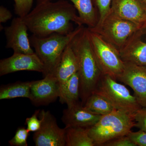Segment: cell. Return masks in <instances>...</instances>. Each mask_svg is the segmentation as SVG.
Returning a JSON list of instances; mask_svg holds the SVG:
<instances>
[{
    "label": "cell",
    "instance_id": "obj_25",
    "mask_svg": "<svg viewBox=\"0 0 146 146\" xmlns=\"http://www.w3.org/2000/svg\"><path fill=\"white\" fill-rule=\"evenodd\" d=\"M40 110H36L31 117L27 118L25 121V125L27 129L29 132L38 131L42 125V121L39 117Z\"/></svg>",
    "mask_w": 146,
    "mask_h": 146
},
{
    "label": "cell",
    "instance_id": "obj_23",
    "mask_svg": "<svg viewBox=\"0 0 146 146\" xmlns=\"http://www.w3.org/2000/svg\"><path fill=\"white\" fill-rule=\"evenodd\" d=\"M29 132L26 128L18 127L13 138L9 141V143L11 146H27Z\"/></svg>",
    "mask_w": 146,
    "mask_h": 146
},
{
    "label": "cell",
    "instance_id": "obj_1",
    "mask_svg": "<svg viewBox=\"0 0 146 146\" xmlns=\"http://www.w3.org/2000/svg\"><path fill=\"white\" fill-rule=\"evenodd\" d=\"M76 11L67 0H39L23 19L29 30L37 37H46L54 33L66 35L74 30L72 22L82 25Z\"/></svg>",
    "mask_w": 146,
    "mask_h": 146
},
{
    "label": "cell",
    "instance_id": "obj_6",
    "mask_svg": "<svg viewBox=\"0 0 146 146\" xmlns=\"http://www.w3.org/2000/svg\"><path fill=\"white\" fill-rule=\"evenodd\" d=\"M142 27L131 21L119 18L110 12L102 23L93 28H88L99 35L119 51L132 35Z\"/></svg>",
    "mask_w": 146,
    "mask_h": 146
},
{
    "label": "cell",
    "instance_id": "obj_11",
    "mask_svg": "<svg viewBox=\"0 0 146 146\" xmlns=\"http://www.w3.org/2000/svg\"><path fill=\"white\" fill-rule=\"evenodd\" d=\"M59 95L60 84L53 75L32 81L30 100L35 106L48 105L59 98Z\"/></svg>",
    "mask_w": 146,
    "mask_h": 146
},
{
    "label": "cell",
    "instance_id": "obj_27",
    "mask_svg": "<svg viewBox=\"0 0 146 146\" xmlns=\"http://www.w3.org/2000/svg\"><path fill=\"white\" fill-rule=\"evenodd\" d=\"M102 146H136L127 136H120L105 143Z\"/></svg>",
    "mask_w": 146,
    "mask_h": 146
},
{
    "label": "cell",
    "instance_id": "obj_7",
    "mask_svg": "<svg viewBox=\"0 0 146 146\" xmlns=\"http://www.w3.org/2000/svg\"><path fill=\"white\" fill-rule=\"evenodd\" d=\"M88 29L94 56L103 74L108 75L117 80L125 65L119 51L99 35Z\"/></svg>",
    "mask_w": 146,
    "mask_h": 146
},
{
    "label": "cell",
    "instance_id": "obj_15",
    "mask_svg": "<svg viewBox=\"0 0 146 146\" xmlns=\"http://www.w3.org/2000/svg\"><path fill=\"white\" fill-rule=\"evenodd\" d=\"M101 116L92 113L78 102L63 110L61 119L65 127L89 128L96 124Z\"/></svg>",
    "mask_w": 146,
    "mask_h": 146
},
{
    "label": "cell",
    "instance_id": "obj_3",
    "mask_svg": "<svg viewBox=\"0 0 146 146\" xmlns=\"http://www.w3.org/2000/svg\"><path fill=\"white\" fill-rule=\"evenodd\" d=\"M83 26H78L68 35L54 33L44 37L32 35L29 38L35 53L44 65V77L53 74L59 64L64 50L73 38L81 30Z\"/></svg>",
    "mask_w": 146,
    "mask_h": 146
},
{
    "label": "cell",
    "instance_id": "obj_17",
    "mask_svg": "<svg viewBox=\"0 0 146 146\" xmlns=\"http://www.w3.org/2000/svg\"><path fill=\"white\" fill-rule=\"evenodd\" d=\"M67 1L72 3L77 11L80 20L82 25H86L89 28H93L97 25L99 21V16L94 7L93 0Z\"/></svg>",
    "mask_w": 146,
    "mask_h": 146
},
{
    "label": "cell",
    "instance_id": "obj_16",
    "mask_svg": "<svg viewBox=\"0 0 146 146\" xmlns=\"http://www.w3.org/2000/svg\"><path fill=\"white\" fill-rule=\"evenodd\" d=\"M78 70L77 60L70 43L64 50L61 60L53 74L59 82L60 89Z\"/></svg>",
    "mask_w": 146,
    "mask_h": 146
},
{
    "label": "cell",
    "instance_id": "obj_19",
    "mask_svg": "<svg viewBox=\"0 0 146 146\" xmlns=\"http://www.w3.org/2000/svg\"><path fill=\"white\" fill-rule=\"evenodd\" d=\"M65 129V146H95L89 128L70 127Z\"/></svg>",
    "mask_w": 146,
    "mask_h": 146
},
{
    "label": "cell",
    "instance_id": "obj_12",
    "mask_svg": "<svg viewBox=\"0 0 146 146\" xmlns=\"http://www.w3.org/2000/svg\"><path fill=\"white\" fill-rule=\"evenodd\" d=\"M4 30L6 48L12 49L14 53L32 54L35 52L31 48L28 28L23 18L18 16L13 18L10 25Z\"/></svg>",
    "mask_w": 146,
    "mask_h": 146
},
{
    "label": "cell",
    "instance_id": "obj_22",
    "mask_svg": "<svg viewBox=\"0 0 146 146\" xmlns=\"http://www.w3.org/2000/svg\"><path fill=\"white\" fill-rule=\"evenodd\" d=\"M112 1V0H93L99 16V21L97 25L102 23L110 13Z\"/></svg>",
    "mask_w": 146,
    "mask_h": 146
},
{
    "label": "cell",
    "instance_id": "obj_30",
    "mask_svg": "<svg viewBox=\"0 0 146 146\" xmlns=\"http://www.w3.org/2000/svg\"><path fill=\"white\" fill-rule=\"evenodd\" d=\"M144 1H145V2L146 3V0H144Z\"/></svg>",
    "mask_w": 146,
    "mask_h": 146
},
{
    "label": "cell",
    "instance_id": "obj_24",
    "mask_svg": "<svg viewBox=\"0 0 146 146\" xmlns=\"http://www.w3.org/2000/svg\"><path fill=\"white\" fill-rule=\"evenodd\" d=\"M14 10L18 17L23 18L31 11L33 0H13Z\"/></svg>",
    "mask_w": 146,
    "mask_h": 146
},
{
    "label": "cell",
    "instance_id": "obj_26",
    "mask_svg": "<svg viewBox=\"0 0 146 146\" xmlns=\"http://www.w3.org/2000/svg\"><path fill=\"white\" fill-rule=\"evenodd\" d=\"M135 127L146 132V107H141L133 115Z\"/></svg>",
    "mask_w": 146,
    "mask_h": 146
},
{
    "label": "cell",
    "instance_id": "obj_18",
    "mask_svg": "<svg viewBox=\"0 0 146 146\" xmlns=\"http://www.w3.org/2000/svg\"><path fill=\"white\" fill-rule=\"evenodd\" d=\"M79 76L78 72L69 79L60 89L59 102L68 107L78 102L80 97Z\"/></svg>",
    "mask_w": 146,
    "mask_h": 146
},
{
    "label": "cell",
    "instance_id": "obj_9",
    "mask_svg": "<svg viewBox=\"0 0 146 146\" xmlns=\"http://www.w3.org/2000/svg\"><path fill=\"white\" fill-rule=\"evenodd\" d=\"M118 80L130 87L133 96L142 107H146V67L125 62Z\"/></svg>",
    "mask_w": 146,
    "mask_h": 146
},
{
    "label": "cell",
    "instance_id": "obj_5",
    "mask_svg": "<svg viewBox=\"0 0 146 146\" xmlns=\"http://www.w3.org/2000/svg\"><path fill=\"white\" fill-rule=\"evenodd\" d=\"M94 92L104 98L115 110L133 115L142 106L123 84L103 75Z\"/></svg>",
    "mask_w": 146,
    "mask_h": 146
},
{
    "label": "cell",
    "instance_id": "obj_10",
    "mask_svg": "<svg viewBox=\"0 0 146 146\" xmlns=\"http://www.w3.org/2000/svg\"><path fill=\"white\" fill-rule=\"evenodd\" d=\"M21 71H35L44 74L45 68L35 52L32 54L14 53L0 60V76Z\"/></svg>",
    "mask_w": 146,
    "mask_h": 146
},
{
    "label": "cell",
    "instance_id": "obj_28",
    "mask_svg": "<svg viewBox=\"0 0 146 146\" xmlns=\"http://www.w3.org/2000/svg\"><path fill=\"white\" fill-rule=\"evenodd\" d=\"M127 136L136 146H146V132L139 130L136 132L131 131Z\"/></svg>",
    "mask_w": 146,
    "mask_h": 146
},
{
    "label": "cell",
    "instance_id": "obj_29",
    "mask_svg": "<svg viewBox=\"0 0 146 146\" xmlns=\"http://www.w3.org/2000/svg\"><path fill=\"white\" fill-rule=\"evenodd\" d=\"M12 17V14L10 11L5 7H0V23H6Z\"/></svg>",
    "mask_w": 146,
    "mask_h": 146
},
{
    "label": "cell",
    "instance_id": "obj_21",
    "mask_svg": "<svg viewBox=\"0 0 146 146\" xmlns=\"http://www.w3.org/2000/svg\"><path fill=\"white\" fill-rule=\"evenodd\" d=\"M84 106L92 113L102 116L115 110L103 97L93 92L86 100Z\"/></svg>",
    "mask_w": 146,
    "mask_h": 146
},
{
    "label": "cell",
    "instance_id": "obj_13",
    "mask_svg": "<svg viewBox=\"0 0 146 146\" xmlns=\"http://www.w3.org/2000/svg\"><path fill=\"white\" fill-rule=\"evenodd\" d=\"M119 52L124 62L146 67V25L138 30Z\"/></svg>",
    "mask_w": 146,
    "mask_h": 146
},
{
    "label": "cell",
    "instance_id": "obj_4",
    "mask_svg": "<svg viewBox=\"0 0 146 146\" xmlns=\"http://www.w3.org/2000/svg\"><path fill=\"white\" fill-rule=\"evenodd\" d=\"M135 124L133 115L115 110L102 116L96 124L89 128V134L95 146H102L112 139L127 135Z\"/></svg>",
    "mask_w": 146,
    "mask_h": 146
},
{
    "label": "cell",
    "instance_id": "obj_14",
    "mask_svg": "<svg viewBox=\"0 0 146 146\" xmlns=\"http://www.w3.org/2000/svg\"><path fill=\"white\" fill-rule=\"evenodd\" d=\"M110 12L140 26L146 25V3L144 0H112Z\"/></svg>",
    "mask_w": 146,
    "mask_h": 146
},
{
    "label": "cell",
    "instance_id": "obj_2",
    "mask_svg": "<svg viewBox=\"0 0 146 146\" xmlns=\"http://www.w3.org/2000/svg\"><path fill=\"white\" fill-rule=\"evenodd\" d=\"M78 63L80 97L83 105L96 88L103 74L91 46L89 29L83 26L70 43Z\"/></svg>",
    "mask_w": 146,
    "mask_h": 146
},
{
    "label": "cell",
    "instance_id": "obj_8",
    "mask_svg": "<svg viewBox=\"0 0 146 146\" xmlns=\"http://www.w3.org/2000/svg\"><path fill=\"white\" fill-rule=\"evenodd\" d=\"M39 117L42 125L33 134L35 146H65V128L58 126L56 119L50 111L40 110Z\"/></svg>",
    "mask_w": 146,
    "mask_h": 146
},
{
    "label": "cell",
    "instance_id": "obj_20",
    "mask_svg": "<svg viewBox=\"0 0 146 146\" xmlns=\"http://www.w3.org/2000/svg\"><path fill=\"white\" fill-rule=\"evenodd\" d=\"M31 82H17L3 85L0 88V100L18 98H31Z\"/></svg>",
    "mask_w": 146,
    "mask_h": 146
}]
</instances>
